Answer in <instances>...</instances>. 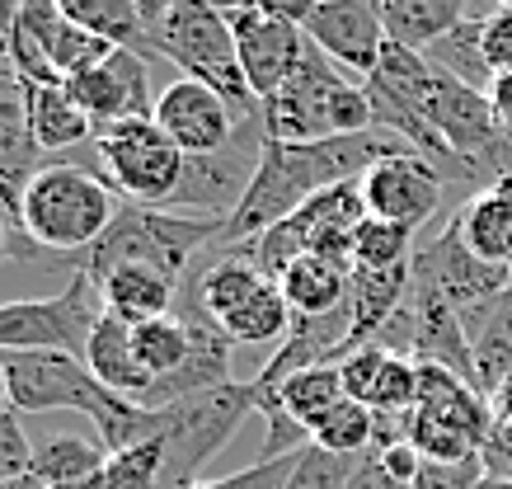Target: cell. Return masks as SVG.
Segmentation results:
<instances>
[{
    "label": "cell",
    "instance_id": "6da1fadb",
    "mask_svg": "<svg viewBox=\"0 0 512 489\" xmlns=\"http://www.w3.org/2000/svg\"><path fill=\"white\" fill-rule=\"evenodd\" d=\"M10 381V410L19 414H85L99 428L109 452L151 438V410L137 400L113 395L94 377L80 353L66 348H29V353H0Z\"/></svg>",
    "mask_w": 512,
    "mask_h": 489
},
{
    "label": "cell",
    "instance_id": "7a4b0ae2",
    "mask_svg": "<svg viewBox=\"0 0 512 489\" xmlns=\"http://www.w3.org/2000/svg\"><path fill=\"white\" fill-rule=\"evenodd\" d=\"M259 118H264L268 142L311 146L329 142V137H348V132H367L372 127V99L362 90V80L334 66L306 38V57L296 66V76L273 99H264Z\"/></svg>",
    "mask_w": 512,
    "mask_h": 489
},
{
    "label": "cell",
    "instance_id": "3957f363",
    "mask_svg": "<svg viewBox=\"0 0 512 489\" xmlns=\"http://www.w3.org/2000/svg\"><path fill=\"white\" fill-rule=\"evenodd\" d=\"M118 217L113 189L85 165H43L19 193V226L43 254H66L76 264Z\"/></svg>",
    "mask_w": 512,
    "mask_h": 489
},
{
    "label": "cell",
    "instance_id": "277c9868",
    "mask_svg": "<svg viewBox=\"0 0 512 489\" xmlns=\"http://www.w3.org/2000/svg\"><path fill=\"white\" fill-rule=\"evenodd\" d=\"M217 231H221L217 217H179L170 207L127 203L118 207L109 231L71 264V273H85L94 283H104L123 264H151V269L170 273V278H184L188 264L202 250L217 245Z\"/></svg>",
    "mask_w": 512,
    "mask_h": 489
},
{
    "label": "cell",
    "instance_id": "5b68a950",
    "mask_svg": "<svg viewBox=\"0 0 512 489\" xmlns=\"http://www.w3.org/2000/svg\"><path fill=\"white\" fill-rule=\"evenodd\" d=\"M249 414H259V395L249 381H226V386H212V391L184 395L174 405L151 410V438H160V447H165L160 489L202 485L207 461L221 457V447L235 438V428Z\"/></svg>",
    "mask_w": 512,
    "mask_h": 489
},
{
    "label": "cell",
    "instance_id": "8992f818",
    "mask_svg": "<svg viewBox=\"0 0 512 489\" xmlns=\"http://www.w3.org/2000/svg\"><path fill=\"white\" fill-rule=\"evenodd\" d=\"M156 52L160 62L179 66L188 80L212 85L240 118H259V99H254L245 71H240L226 5H217V0H179L156 29Z\"/></svg>",
    "mask_w": 512,
    "mask_h": 489
},
{
    "label": "cell",
    "instance_id": "52a82bcc",
    "mask_svg": "<svg viewBox=\"0 0 512 489\" xmlns=\"http://www.w3.org/2000/svg\"><path fill=\"white\" fill-rule=\"evenodd\" d=\"M362 221H367L362 189H357V184H339V189L315 193L301 212L278 221V226L264 231L259 240H249L245 254L268 278H282V269H287L292 259H301V254H320V259H334V264H353V236Z\"/></svg>",
    "mask_w": 512,
    "mask_h": 489
},
{
    "label": "cell",
    "instance_id": "ba28073f",
    "mask_svg": "<svg viewBox=\"0 0 512 489\" xmlns=\"http://www.w3.org/2000/svg\"><path fill=\"white\" fill-rule=\"evenodd\" d=\"M94 165L99 179L127 203L165 207L170 193L179 189L184 174V151L165 137L156 118H127L104 132H94Z\"/></svg>",
    "mask_w": 512,
    "mask_h": 489
},
{
    "label": "cell",
    "instance_id": "9c48e42d",
    "mask_svg": "<svg viewBox=\"0 0 512 489\" xmlns=\"http://www.w3.org/2000/svg\"><path fill=\"white\" fill-rule=\"evenodd\" d=\"M264 118H249L240 123L231 142L212 151V156H184V174H179V189L170 193V212H207V217L226 221L245 198L249 179L259 170L264 156Z\"/></svg>",
    "mask_w": 512,
    "mask_h": 489
},
{
    "label": "cell",
    "instance_id": "30bf717a",
    "mask_svg": "<svg viewBox=\"0 0 512 489\" xmlns=\"http://www.w3.org/2000/svg\"><path fill=\"white\" fill-rule=\"evenodd\" d=\"M414 278H423L428 287H437L442 297L456 306V316L466 320L475 311H484L494 297H503L512 287V269L503 264H484L480 254L466 250V240L456 226H442L433 240H423L414 250Z\"/></svg>",
    "mask_w": 512,
    "mask_h": 489
},
{
    "label": "cell",
    "instance_id": "8fae6325",
    "mask_svg": "<svg viewBox=\"0 0 512 489\" xmlns=\"http://www.w3.org/2000/svg\"><path fill=\"white\" fill-rule=\"evenodd\" d=\"M226 19H231V33H235V52H240V71H245L249 90L259 99H273L296 76V66L306 57V33L296 24H282V19L264 15L254 0H235L226 5Z\"/></svg>",
    "mask_w": 512,
    "mask_h": 489
},
{
    "label": "cell",
    "instance_id": "7c38bea8",
    "mask_svg": "<svg viewBox=\"0 0 512 489\" xmlns=\"http://www.w3.org/2000/svg\"><path fill=\"white\" fill-rule=\"evenodd\" d=\"M357 189H362V203H367V217L419 231L437 217L447 179L437 174L433 160H423L419 151H404V156H386L381 165H372L357 179Z\"/></svg>",
    "mask_w": 512,
    "mask_h": 489
},
{
    "label": "cell",
    "instance_id": "4fadbf2b",
    "mask_svg": "<svg viewBox=\"0 0 512 489\" xmlns=\"http://www.w3.org/2000/svg\"><path fill=\"white\" fill-rule=\"evenodd\" d=\"M66 90L90 113V123L99 132L113 123H127V118H156L160 99L151 95V57H141L132 48H113L99 66L66 80Z\"/></svg>",
    "mask_w": 512,
    "mask_h": 489
},
{
    "label": "cell",
    "instance_id": "5bb4252c",
    "mask_svg": "<svg viewBox=\"0 0 512 489\" xmlns=\"http://www.w3.org/2000/svg\"><path fill=\"white\" fill-rule=\"evenodd\" d=\"M301 33L311 38L315 48L325 52L334 66H343L348 76L367 80L386 52V24L376 0H320L315 15L301 24Z\"/></svg>",
    "mask_w": 512,
    "mask_h": 489
},
{
    "label": "cell",
    "instance_id": "9a60e30c",
    "mask_svg": "<svg viewBox=\"0 0 512 489\" xmlns=\"http://www.w3.org/2000/svg\"><path fill=\"white\" fill-rule=\"evenodd\" d=\"M156 123L165 127V137H170L184 156H212L221 146L231 142L240 123V113L226 104V99L212 90V85H202V80H170L156 99Z\"/></svg>",
    "mask_w": 512,
    "mask_h": 489
},
{
    "label": "cell",
    "instance_id": "2e32d148",
    "mask_svg": "<svg viewBox=\"0 0 512 489\" xmlns=\"http://www.w3.org/2000/svg\"><path fill=\"white\" fill-rule=\"evenodd\" d=\"M348 353H353V306L343 301L339 311H325V316H296L287 339L278 344V353L259 367V377L249 381V386H254V395H268L273 386L296 377V372L343 363Z\"/></svg>",
    "mask_w": 512,
    "mask_h": 489
},
{
    "label": "cell",
    "instance_id": "e0dca14e",
    "mask_svg": "<svg viewBox=\"0 0 512 489\" xmlns=\"http://www.w3.org/2000/svg\"><path fill=\"white\" fill-rule=\"evenodd\" d=\"M409 278H414V259L409 264H390V269H372V264H353L348 278V306H353V353L367 344H381V334L395 325L409 297Z\"/></svg>",
    "mask_w": 512,
    "mask_h": 489
},
{
    "label": "cell",
    "instance_id": "ac0fdd59",
    "mask_svg": "<svg viewBox=\"0 0 512 489\" xmlns=\"http://www.w3.org/2000/svg\"><path fill=\"white\" fill-rule=\"evenodd\" d=\"M38 170H43V151L29 123V85L15 76L10 62H0V184L10 193H24Z\"/></svg>",
    "mask_w": 512,
    "mask_h": 489
},
{
    "label": "cell",
    "instance_id": "d6986e66",
    "mask_svg": "<svg viewBox=\"0 0 512 489\" xmlns=\"http://www.w3.org/2000/svg\"><path fill=\"white\" fill-rule=\"evenodd\" d=\"M376 10H381L390 43L414 52H428L437 38L461 29L466 19H484L480 0H376Z\"/></svg>",
    "mask_w": 512,
    "mask_h": 489
},
{
    "label": "cell",
    "instance_id": "ffe728a7",
    "mask_svg": "<svg viewBox=\"0 0 512 489\" xmlns=\"http://www.w3.org/2000/svg\"><path fill=\"white\" fill-rule=\"evenodd\" d=\"M57 24H62V5H57V0H19L15 5L5 62L15 66V76L24 80V85H66V80L52 71V57H47Z\"/></svg>",
    "mask_w": 512,
    "mask_h": 489
},
{
    "label": "cell",
    "instance_id": "44dd1931",
    "mask_svg": "<svg viewBox=\"0 0 512 489\" xmlns=\"http://www.w3.org/2000/svg\"><path fill=\"white\" fill-rule=\"evenodd\" d=\"M179 283L184 278H170V273L151 269V264H123V269H113L99 283V292H104V306L118 320L141 325V320L170 316L174 306H179Z\"/></svg>",
    "mask_w": 512,
    "mask_h": 489
},
{
    "label": "cell",
    "instance_id": "7402d4cb",
    "mask_svg": "<svg viewBox=\"0 0 512 489\" xmlns=\"http://www.w3.org/2000/svg\"><path fill=\"white\" fill-rule=\"evenodd\" d=\"M85 367H90L113 395H123V400H137L141 405L146 391H151V377L141 372L137 353H132V325L118 320L113 311H104L99 325H94L90 344H85Z\"/></svg>",
    "mask_w": 512,
    "mask_h": 489
},
{
    "label": "cell",
    "instance_id": "603a6c76",
    "mask_svg": "<svg viewBox=\"0 0 512 489\" xmlns=\"http://www.w3.org/2000/svg\"><path fill=\"white\" fill-rule=\"evenodd\" d=\"M451 226L461 231L470 254H480L484 264L512 269V189H484L456 207Z\"/></svg>",
    "mask_w": 512,
    "mask_h": 489
},
{
    "label": "cell",
    "instance_id": "cb8c5ba5",
    "mask_svg": "<svg viewBox=\"0 0 512 489\" xmlns=\"http://www.w3.org/2000/svg\"><path fill=\"white\" fill-rule=\"evenodd\" d=\"M348 278H353V264H334V259H320V254H301L282 269L278 287L292 316H325V311H339L348 301Z\"/></svg>",
    "mask_w": 512,
    "mask_h": 489
},
{
    "label": "cell",
    "instance_id": "d4e9b609",
    "mask_svg": "<svg viewBox=\"0 0 512 489\" xmlns=\"http://www.w3.org/2000/svg\"><path fill=\"white\" fill-rule=\"evenodd\" d=\"M339 400H343V367L325 363V367H306V372L287 377L282 386H273L268 395H259V410H282L292 424L311 433Z\"/></svg>",
    "mask_w": 512,
    "mask_h": 489
},
{
    "label": "cell",
    "instance_id": "484cf974",
    "mask_svg": "<svg viewBox=\"0 0 512 489\" xmlns=\"http://www.w3.org/2000/svg\"><path fill=\"white\" fill-rule=\"evenodd\" d=\"M29 123H33V137H38L43 156L71 151V146L90 142L94 132H99L90 123V113L71 99L66 85H29Z\"/></svg>",
    "mask_w": 512,
    "mask_h": 489
},
{
    "label": "cell",
    "instance_id": "4316f807",
    "mask_svg": "<svg viewBox=\"0 0 512 489\" xmlns=\"http://www.w3.org/2000/svg\"><path fill=\"white\" fill-rule=\"evenodd\" d=\"M57 5H62V15L71 19V24L109 38L113 48H132V52H141V57L160 62L156 38L146 29L137 0H57Z\"/></svg>",
    "mask_w": 512,
    "mask_h": 489
},
{
    "label": "cell",
    "instance_id": "83f0119b",
    "mask_svg": "<svg viewBox=\"0 0 512 489\" xmlns=\"http://www.w3.org/2000/svg\"><path fill=\"white\" fill-rule=\"evenodd\" d=\"M104 461H109V447L90 438H76V433H57L47 438L43 447H33V471L43 485H80V480H94L104 475Z\"/></svg>",
    "mask_w": 512,
    "mask_h": 489
},
{
    "label": "cell",
    "instance_id": "f1b7e54d",
    "mask_svg": "<svg viewBox=\"0 0 512 489\" xmlns=\"http://www.w3.org/2000/svg\"><path fill=\"white\" fill-rule=\"evenodd\" d=\"M292 320L296 316H292V306H287V297H282L278 278H268L235 316L221 320V330H226L231 344H282L287 330H292Z\"/></svg>",
    "mask_w": 512,
    "mask_h": 489
},
{
    "label": "cell",
    "instance_id": "f546056e",
    "mask_svg": "<svg viewBox=\"0 0 512 489\" xmlns=\"http://www.w3.org/2000/svg\"><path fill=\"white\" fill-rule=\"evenodd\" d=\"M188 344H193V339H188V320L179 316V311L132 325V353H137L141 372L151 377V386H156V381H165L170 372H179V367H184Z\"/></svg>",
    "mask_w": 512,
    "mask_h": 489
},
{
    "label": "cell",
    "instance_id": "4dcf8cb0",
    "mask_svg": "<svg viewBox=\"0 0 512 489\" xmlns=\"http://www.w3.org/2000/svg\"><path fill=\"white\" fill-rule=\"evenodd\" d=\"M423 57H428L437 71L466 80V85L484 90V95L494 90V71H489V62H484V19H466L461 29H451L447 38H437Z\"/></svg>",
    "mask_w": 512,
    "mask_h": 489
},
{
    "label": "cell",
    "instance_id": "1f68e13d",
    "mask_svg": "<svg viewBox=\"0 0 512 489\" xmlns=\"http://www.w3.org/2000/svg\"><path fill=\"white\" fill-rule=\"evenodd\" d=\"M311 442L325 447V452H339V457H362V452H372L376 442V410L343 395L339 405L311 428Z\"/></svg>",
    "mask_w": 512,
    "mask_h": 489
},
{
    "label": "cell",
    "instance_id": "d6a6232c",
    "mask_svg": "<svg viewBox=\"0 0 512 489\" xmlns=\"http://www.w3.org/2000/svg\"><path fill=\"white\" fill-rule=\"evenodd\" d=\"M414 236L409 226H395V221H376L367 217L353 236V264H372V269H390V264H409L414 259Z\"/></svg>",
    "mask_w": 512,
    "mask_h": 489
},
{
    "label": "cell",
    "instance_id": "836d02e7",
    "mask_svg": "<svg viewBox=\"0 0 512 489\" xmlns=\"http://www.w3.org/2000/svg\"><path fill=\"white\" fill-rule=\"evenodd\" d=\"M160 471H165L160 438L132 442L123 452H109V461H104V489H160Z\"/></svg>",
    "mask_w": 512,
    "mask_h": 489
},
{
    "label": "cell",
    "instance_id": "e575fe53",
    "mask_svg": "<svg viewBox=\"0 0 512 489\" xmlns=\"http://www.w3.org/2000/svg\"><path fill=\"white\" fill-rule=\"evenodd\" d=\"M109 52H113L109 38L80 29V24H71V19L62 15V24H57V33H52V48H47V57H52V71H57V76L71 80V76H80V71L99 66Z\"/></svg>",
    "mask_w": 512,
    "mask_h": 489
},
{
    "label": "cell",
    "instance_id": "d590c367",
    "mask_svg": "<svg viewBox=\"0 0 512 489\" xmlns=\"http://www.w3.org/2000/svg\"><path fill=\"white\" fill-rule=\"evenodd\" d=\"M367 457V452H362ZM362 457H339V452H325V447H306L301 452V461H296L292 480H287V489H343L348 480H353L357 461Z\"/></svg>",
    "mask_w": 512,
    "mask_h": 489
},
{
    "label": "cell",
    "instance_id": "8d00e7d4",
    "mask_svg": "<svg viewBox=\"0 0 512 489\" xmlns=\"http://www.w3.org/2000/svg\"><path fill=\"white\" fill-rule=\"evenodd\" d=\"M386 358H390V344H367V348H357V353H348L339 363L343 367V395L372 410V391H376V377H381Z\"/></svg>",
    "mask_w": 512,
    "mask_h": 489
},
{
    "label": "cell",
    "instance_id": "74e56055",
    "mask_svg": "<svg viewBox=\"0 0 512 489\" xmlns=\"http://www.w3.org/2000/svg\"><path fill=\"white\" fill-rule=\"evenodd\" d=\"M33 471V442L19 424V410H0V485L5 480H19V475Z\"/></svg>",
    "mask_w": 512,
    "mask_h": 489
},
{
    "label": "cell",
    "instance_id": "f35d334b",
    "mask_svg": "<svg viewBox=\"0 0 512 489\" xmlns=\"http://www.w3.org/2000/svg\"><path fill=\"white\" fill-rule=\"evenodd\" d=\"M484 457H466V461H423L419 480L409 489H475L484 480Z\"/></svg>",
    "mask_w": 512,
    "mask_h": 489
},
{
    "label": "cell",
    "instance_id": "ab89813d",
    "mask_svg": "<svg viewBox=\"0 0 512 489\" xmlns=\"http://www.w3.org/2000/svg\"><path fill=\"white\" fill-rule=\"evenodd\" d=\"M484 62L494 76H512V10H489L484 15Z\"/></svg>",
    "mask_w": 512,
    "mask_h": 489
},
{
    "label": "cell",
    "instance_id": "60d3db41",
    "mask_svg": "<svg viewBox=\"0 0 512 489\" xmlns=\"http://www.w3.org/2000/svg\"><path fill=\"white\" fill-rule=\"evenodd\" d=\"M376 452V461H381V471L395 480V485H414L419 480V471H423V452L414 447L409 438H400V442H386V447H372Z\"/></svg>",
    "mask_w": 512,
    "mask_h": 489
},
{
    "label": "cell",
    "instance_id": "b9f144b4",
    "mask_svg": "<svg viewBox=\"0 0 512 489\" xmlns=\"http://www.w3.org/2000/svg\"><path fill=\"white\" fill-rule=\"evenodd\" d=\"M15 254H19V259H33V254H43V250L24 236V226H19L15 212L0 203V264H5V259H15Z\"/></svg>",
    "mask_w": 512,
    "mask_h": 489
},
{
    "label": "cell",
    "instance_id": "7bdbcfd3",
    "mask_svg": "<svg viewBox=\"0 0 512 489\" xmlns=\"http://www.w3.org/2000/svg\"><path fill=\"white\" fill-rule=\"evenodd\" d=\"M254 5H259L264 15H273V19H282V24H296V29H301V24L315 15V5H320V0H254Z\"/></svg>",
    "mask_w": 512,
    "mask_h": 489
},
{
    "label": "cell",
    "instance_id": "ee69618b",
    "mask_svg": "<svg viewBox=\"0 0 512 489\" xmlns=\"http://www.w3.org/2000/svg\"><path fill=\"white\" fill-rule=\"evenodd\" d=\"M489 104H494V118H498V132L512 151V76H494V90H489Z\"/></svg>",
    "mask_w": 512,
    "mask_h": 489
},
{
    "label": "cell",
    "instance_id": "f6af8a7d",
    "mask_svg": "<svg viewBox=\"0 0 512 489\" xmlns=\"http://www.w3.org/2000/svg\"><path fill=\"white\" fill-rule=\"evenodd\" d=\"M343 489H404V485H395L386 471H381V461H376V452H367V457L357 461V471H353V480Z\"/></svg>",
    "mask_w": 512,
    "mask_h": 489
},
{
    "label": "cell",
    "instance_id": "bcb514c9",
    "mask_svg": "<svg viewBox=\"0 0 512 489\" xmlns=\"http://www.w3.org/2000/svg\"><path fill=\"white\" fill-rule=\"evenodd\" d=\"M179 0H137V10H141V19H146V29H151V38H156V29L165 24V15H170Z\"/></svg>",
    "mask_w": 512,
    "mask_h": 489
},
{
    "label": "cell",
    "instance_id": "7dc6e473",
    "mask_svg": "<svg viewBox=\"0 0 512 489\" xmlns=\"http://www.w3.org/2000/svg\"><path fill=\"white\" fill-rule=\"evenodd\" d=\"M489 405H494V424H503V428H512V377L498 386L494 395H489Z\"/></svg>",
    "mask_w": 512,
    "mask_h": 489
},
{
    "label": "cell",
    "instance_id": "c3c4849f",
    "mask_svg": "<svg viewBox=\"0 0 512 489\" xmlns=\"http://www.w3.org/2000/svg\"><path fill=\"white\" fill-rule=\"evenodd\" d=\"M10 24H15V0H0V62H5V48H10Z\"/></svg>",
    "mask_w": 512,
    "mask_h": 489
},
{
    "label": "cell",
    "instance_id": "681fc988",
    "mask_svg": "<svg viewBox=\"0 0 512 489\" xmlns=\"http://www.w3.org/2000/svg\"><path fill=\"white\" fill-rule=\"evenodd\" d=\"M0 489H47V485L38 480V475H19V480H5Z\"/></svg>",
    "mask_w": 512,
    "mask_h": 489
},
{
    "label": "cell",
    "instance_id": "f907efd6",
    "mask_svg": "<svg viewBox=\"0 0 512 489\" xmlns=\"http://www.w3.org/2000/svg\"><path fill=\"white\" fill-rule=\"evenodd\" d=\"M475 489H512V480H508V475H484Z\"/></svg>",
    "mask_w": 512,
    "mask_h": 489
},
{
    "label": "cell",
    "instance_id": "816d5d0a",
    "mask_svg": "<svg viewBox=\"0 0 512 489\" xmlns=\"http://www.w3.org/2000/svg\"><path fill=\"white\" fill-rule=\"evenodd\" d=\"M52 489V485H47ZM57 489H104V475H94V480H80V485H57Z\"/></svg>",
    "mask_w": 512,
    "mask_h": 489
},
{
    "label": "cell",
    "instance_id": "f5cc1de1",
    "mask_svg": "<svg viewBox=\"0 0 512 489\" xmlns=\"http://www.w3.org/2000/svg\"><path fill=\"white\" fill-rule=\"evenodd\" d=\"M10 405V381H5V363H0V410Z\"/></svg>",
    "mask_w": 512,
    "mask_h": 489
},
{
    "label": "cell",
    "instance_id": "db71d44e",
    "mask_svg": "<svg viewBox=\"0 0 512 489\" xmlns=\"http://www.w3.org/2000/svg\"><path fill=\"white\" fill-rule=\"evenodd\" d=\"M193 489H235V485H231V475H226V480H202V485H193Z\"/></svg>",
    "mask_w": 512,
    "mask_h": 489
},
{
    "label": "cell",
    "instance_id": "11a10c76",
    "mask_svg": "<svg viewBox=\"0 0 512 489\" xmlns=\"http://www.w3.org/2000/svg\"><path fill=\"white\" fill-rule=\"evenodd\" d=\"M494 5H498V10H512V0H494Z\"/></svg>",
    "mask_w": 512,
    "mask_h": 489
},
{
    "label": "cell",
    "instance_id": "9f6ffc18",
    "mask_svg": "<svg viewBox=\"0 0 512 489\" xmlns=\"http://www.w3.org/2000/svg\"><path fill=\"white\" fill-rule=\"evenodd\" d=\"M15 5H19V0H15Z\"/></svg>",
    "mask_w": 512,
    "mask_h": 489
}]
</instances>
